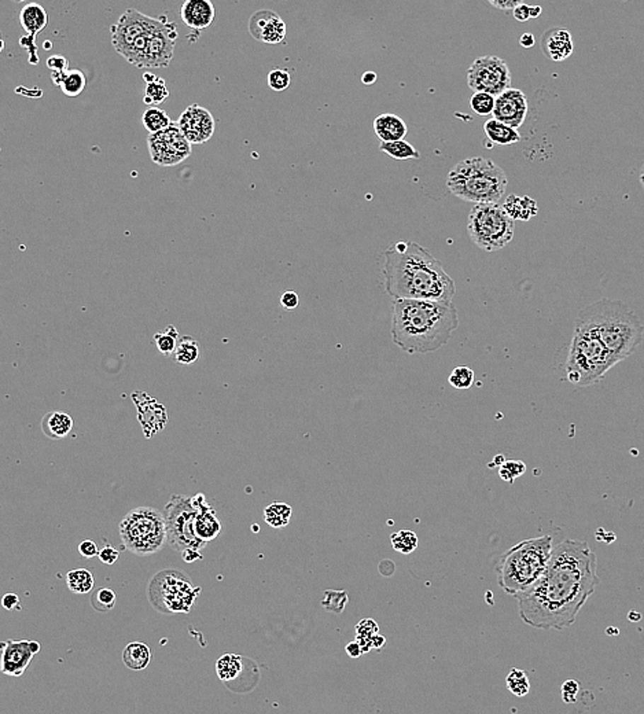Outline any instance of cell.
I'll return each mask as SVG.
<instances>
[{"mask_svg": "<svg viewBox=\"0 0 644 714\" xmlns=\"http://www.w3.org/2000/svg\"><path fill=\"white\" fill-rule=\"evenodd\" d=\"M600 584L598 558L585 541L563 540L553 547L544 575L517 597L521 620L537 629L563 630Z\"/></svg>", "mask_w": 644, "mask_h": 714, "instance_id": "cell-1", "label": "cell"}, {"mask_svg": "<svg viewBox=\"0 0 644 714\" xmlns=\"http://www.w3.org/2000/svg\"><path fill=\"white\" fill-rule=\"evenodd\" d=\"M385 292L394 300L452 302L456 287L442 263L415 242L398 241L385 252Z\"/></svg>", "mask_w": 644, "mask_h": 714, "instance_id": "cell-2", "label": "cell"}, {"mask_svg": "<svg viewBox=\"0 0 644 714\" xmlns=\"http://www.w3.org/2000/svg\"><path fill=\"white\" fill-rule=\"evenodd\" d=\"M459 326L452 302L396 300L391 315V338L410 355H426L448 344Z\"/></svg>", "mask_w": 644, "mask_h": 714, "instance_id": "cell-3", "label": "cell"}, {"mask_svg": "<svg viewBox=\"0 0 644 714\" xmlns=\"http://www.w3.org/2000/svg\"><path fill=\"white\" fill-rule=\"evenodd\" d=\"M575 327L595 334L620 363L643 341V324L622 301L602 299L580 311Z\"/></svg>", "mask_w": 644, "mask_h": 714, "instance_id": "cell-4", "label": "cell"}, {"mask_svg": "<svg viewBox=\"0 0 644 714\" xmlns=\"http://www.w3.org/2000/svg\"><path fill=\"white\" fill-rule=\"evenodd\" d=\"M553 551L551 536L527 539L503 553L496 573L500 588L512 597H519L544 575Z\"/></svg>", "mask_w": 644, "mask_h": 714, "instance_id": "cell-5", "label": "cell"}, {"mask_svg": "<svg viewBox=\"0 0 644 714\" xmlns=\"http://www.w3.org/2000/svg\"><path fill=\"white\" fill-rule=\"evenodd\" d=\"M506 172L492 160L473 157L458 162L447 176L448 190L474 205L499 204L506 194Z\"/></svg>", "mask_w": 644, "mask_h": 714, "instance_id": "cell-6", "label": "cell"}, {"mask_svg": "<svg viewBox=\"0 0 644 714\" xmlns=\"http://www.w3.org/2000/svg\"><path fill=\"white\" fill-rule=\"evenodd\" d=\"M616 364H619L617 359L595 334L575 327V335L565 364L566 378L570 384L578 388L591 386Z\"/></svg>", "mask_w": 644, "mask_h": 714, "instance_id": "cell-7", "label": "cell"}, {"mask_svg": "<svg viewBox=\"0 0 644 714\" xmlns=\"http://www.w3.org/2000/svg\"><path fill=\"white\" fill-rule=\"evenodd\" d=\"M124 547L139 556L160 553L168 543L163 512L149 506L131 509L120 522Z\"/></svg>", "mask_w": 644, "mask_h": 714, "instance_id": "cell-8", "label": "cell"}, {"mask_svg": "<svg viewBox=\"0 0 644 714\" xmlns=\"http://www.w3.org/2000/svg\"><path fill=\"white\" fill-rule=\"evenodd\" d=\"M515 221L499 204L474 205L467 219L471 242L486 253L502 251L512 241Z\"/></svg>", "mask_w": 644, "mask_h": 714, "instance_id": "cell-9", "label": "cell"}, {"mask_svg": "<svg viewBox=\"0 0 644 714\" xmlns=\"http://www.w3.org/2000/svg\"><path fill=\"white\" fill-rule=\"evenodd\" d=\"M149 600L160 613L175 614L188 613L195 599L200 597L201 588L191 584L190 577L182 570H161L150 580Z\"/></svg>", "mask_w": 644, "mask_h": 714, "instance_id": "cell-10", "label": "cell"}, {"mask_svg": "<svg viewBox=\"0 0 644 714\" xmlns=\"http://www.w3.org/2000/svg\"><path fill=\"white\" fill-rule=\"evenodd\" d=\"M197 509L192 506L191 497L183 495H172L163 508L166 522L168 544L173 551L182 553L185 550H198L207 547V543L200 540L194 531V519Z\"/></svg>", "mask_w": 644, "mask_h": 714, "instance_id": "cell-11", "label": "cell"}, {"mask_svg": "<svg viewBox=\"0 0 644 714\" xmlns=\"http://www.w3.org/2000/svg\"><path fill=\"white\" fill-rule=\"evenodd\" d=\"M467 84L474 93L499 96L511 88V71L506 61L495 55L477 58L467 70Z\"/></svg>", "mask_w": 644, "mask_h": 714, "instance_id": "cell-12", "label": "cell"}, {"mask_svg": "<svg viewBox=\"0 0 644 714\" xmlns=\"http://www.w3.org/2000/svg\"><path fill=\"white\" fill-rule=\"evenodd\" d=\"M166 23H169L166 16L154 18L135 8H128L112 26V45L115 51L124 57L138 39L160 29Z\"/></svg>", "mask_w": 644, "mask_h": 714, "instance_id": "cell-13", "label": "cell"}, {"mask_svg": "<svg viewBox=\"0 0 644 714\" xmlns=\"http://www.w3.org/2000/svg\"><path fill=\"white\" fill-rule=\"evenodd\" d=\"M147 147L151 161L160 166L178 165L191 154V143L185 139L176 122L165 131L149 135Z\"/></svg>", "mask_w": 644, "mask_h": 714, "instance_id": "cell-14", "label": "cell"}, {"mask_svg": "<svg viewBox=\"0 0 644 714\" xmlns=\"http://www.w3.org/2000/svg\"><path fill=\"white\" fill-rule=\"evenodd\" d=\"M178 40L176 23H166L160 29L153 32L147 39L144 48L135 68L143 69H161L169 67Z\"/></svg>", "mask_w": 644, "mask_h": 714, "instance_id": "cell-15", "label": "cell"}, {"mask_svg": "<svg viewBox=\"0 0 644 714\" xmlns=\"http://www.w3.org/2000/svg\"><path fill=\"white\" fill-rule=\"evenodd\" d=\"M176 124L191 144H202L207 142L213 137L216 127L212 113L198 105L188 106Z\"/></svg>", "mask_w": 644, "mask_h": 714, "instance_id": "cell-16", "label": "cell"}, {"mask_svg": "<svg viewBox=\"0 0 644 714\" xmlns=\"http://www.w3.org/2000/svg\"><path fill=\"white\" fill-rule=\"evenodd\" d=\"M39 642L7 640L1 643V673L20 677L40 651Z\"/></svg>", "mask_w": 644, "mask_h": 714, "instance_id": "cell-17", "label": "cell"}, {"mask_svg": "<svg viewBox=\"0 0 644 714\" xmlns=\"http://www.w3.org/2000/svg\"><path fill=\"white\" fill-rule=\"evenodd\" d=\"M529 110L528 98L518 88H508L496 96L493 118L518 129L527 120Z\"/></svg>", "mask_w": 644, "mask_h": 714, "instance_id": "cell-18", "label": "cell"}, {"mask_svg": "<svg viewBox=\"0 0 644 714\" xmlns=\"http://www.w3.org/2000/svg\"><path fill=\"white\" fill-rule=\"evenodd\" d=\"M249 32L264 45H280L286 39V23L272 10H258L249 20Z\"/></svg>", "mask_w": 644, "mask_h": 714, "instance_id": "cell-19", "label": "cell"}, {"mask_svg": "<svg viewBox=\"0 0 644 714\" xmlns=\"http://www.w3.org/2000/svg\"><path fill=\"white\" fill-rule=\"evenodd\" d=\"M192 506L197 509L194 519V531L197 537L205 543L214 540L222 531V522L214 509L209 506L204 493H197L191 497Z\"/></svg>", "mask_w": 644, "mask_h": 714, "instance_id": "cell-20", "label": "cell"}, {"mask_svg": "<svg viewBox=\"0 0 644 714\" xmlns=\"http://www.w3.org/2000/svg\"><path fill=\"white\" fill-rule=\"evenodd\" d=\"M573 40L569 30L562 28H551L541 36V52L551 61L560 62L568 59L573 52Z\"/></svg>", "mask_w": 644, "mask_h": 714, "instance_id": "cell-21", "label": "cell"}, {"mask_svg": "<svg viewBox=\"0 0 644 714\" xmlns=\"http://www.w3.org/2000/svg\"><path fill=\"white\" fill-rule=\"evenodd\" d=\"M216 16V8L209 0H185L180 10L183 23L191 29L201 30L209 28Z\"/></svg>", "mask_w": 644, "mask_h": 714, "instance_id": "cell-22", "label": "cell"}, {"mask_svg": "<svg viewBox=\"0 0 644 714\" xmlns=\"http://www.w3.org/2000/svg\"><path fill=\"white\" fill-rule=\"evenodd\" d=\"M374 132L382 140V143H391L404 140L406 135L408 134V128L401 117L385 113L378 115L374 120Z\"/></svg>", "mask_w": 644, "mask_h": 714, "instance_id": "cell-23", "label": "cell"}, {"mask_svg": "<svg viewBox=\"0 0 644 714\" xmlns=\"http://www.w3.org/2000/svg\"><path fill=\"white\" fill-rule=\"evenodd\" d=\"M51 79H52V83L61 88L64 95H67L69 98L79 96L87 87L86 74L79 69L52 71Z\"/></svg>", "mask_w": 644, "mask_h": 714, "instance_id": "cell-24", "label": "cell"}, {"mask_svg": "<svg viewBox=\"0 0 644 714\" xmlns=\"http://www.w3.org/2000/svg\"><path fill=\"white\" fill-rule=\"evenodd\" d=\"M20 23L28 36L36 38L48 23L46 8L39 3H28L20 13Z\"/></svg>", "mask_w": 644, "mask_h": 714, "instance_id": "cell-25", "label": "cell"}, {"mask_svg": "<svg viewBox=\"0 0 644 714\" xmlns=\"http://www.w3.org/2000/svg\"><path fill=\"white\" fill-rule=\"evenodd\" d=\"M502 207L514 221L515 220L529 221L531 217H534L539 213L537 202L528 195L517 197V195L511 194L507 197L506 201L502 204Z\"/></svg>", "mask_w": 644, "mask_h": 714, "instance_id": "cell-26", "label": "cell"}, {"mask_svg": "<svg viewBox=\"0 0 644 714\" xmlns=\"http://www.w3.org/2000/svg\"><path fill=\"white\" fill-rule=\"evenodd\" d=\"M483 134L488 140L499 146L514 144L521 140V134L518 132V129L507 125L496 118H489L483 124Z\"/></svg>", "mask_w": 644, "mask_h": 714, "instance_id": "cell-27", "label": "cell"}, {"mask_svg": "<svg viewBox=\"0 0 644 714\" xmlns=\"http://www.w3.org/2000/svg\"><path fill=\"white\" fill-rule=\"evenodd\" d=\"M73 429V419L67 413L52 411L43 416L42 419V430L47 437L51 439L65 438Z\"/></svg>", "mask_w": 644, "mask_h": 714, "instance_id": "cell-28", "label": "cell"}, {"mask_svg": "<svg viewBox=\"0 0 644 714\" xmlns=\"http://www.w3.org/2000/svg\"><path fill=\"white\" fill-rule=\"evenodd\" d=\"M122 661L125 667L131 670H143L147 668L151 661V651L149 645L140 642L130 643L122 652Z\"/></svg>", "mask_w": 644, "mask_h": 714, "instance_id": "cell-29", "label": "cell"}, {"mask_svg": "<svg viewBox=\"0 0 644 714\" xmlns=\"http://www.w3.org/2000/svg\"><path fill=\"white\" fill-rule=\"evenodd\" d=\"M200 356L201 350L198 341H195L192 337L184 335L180 337L178 346L172 355V359L175 363L180 366H191L200 359Z\"/></svg>", "mask_w": 644, "mask_h": 714, "instance_id": "cell-30", "label": "cell"}, {"mask_svg": "<svg viewBox=\"0 0 644 714\" xmlns=\"http://www.w3.org/2000/svg\"><path fill=\"white\" fill-rule=\"evenodd\" d=\"M242 669H243L242 657L235 654H224L216 662L217 676L224 683L235 680L242 673Z\"/></svg>", "mask_w": 644, "mask_h": 714, "instance_id": "cell-31", "label": "cell"}, {"mask_svg": "<svg viewBox=\"0 0 644 714\" xmlns=\"http://www.w3.org/2000/svg\"><path fill=\"white\" fill-rule=\"evenodd\" d=\"M143 79L147 86L146 93H144V103L146 105H149V106L160 105L169 98V91H168L166 84L162 79L151 74V73H144Z\"/></svg>", "mask_w": 644, "mask_h": 714, "instance_id": "cell-32", "label": "cell"}, {"mask_svg": "<svg viewBox=\"0 0 644 714\" xmlns=\"http://www.w3.org/2000/svg\"><path fill=\"white\" fill-rule=\"evenodd\" d=\"M293 509L286 505L275 502L264 508V521L274 529H283L289 525Z\"/></svg>", "mask_w": 644, "mask_h": 714, "instance_id": "cell-33", "label": "cell"}, {"mask_svg": "<svg viewBox=\"0 0 644 714\" xmlns=\"http://www.w3.org/2000/svg\"><path fill=\"white\" fill-rule=\"evenodd\" d=\"M142 124L151 135V134H159L161 131H165L173 122H172L171 117L166 115L162 109L151 106L147 110H144V113L142 115Z\"/></svg>", "mask_w": 644, "mask_h": 714, "instance_id": "cell-34", "label": "cell"}, {"mask_svg": "<svg viewBox=\"0 0 644 714\" xmlns=\"http://www.w3.org/2000/svg\"><path fill=\"white\" fill-rule=\"evenodd\" d=\"M379 150L388 154L394 160H419L420 154L415 149L414 146L406 140H398V142H391V143H381Z\"/></svg>", "mask_w": 644, "mask_h": 714, "instance_id": "cell-35", "label": "cell"}, {"mask_svg": "<svg viewBox=\"0 0 644 714\" xmlns=\"http://www.w3.org/2000/svg\"><path fill=\"white\" fill-rule=\"evenodd\" d=\"M67 585L73 594H90L93 588V576L87 569H74L67 575Z\"/></svg>", "mask_w": 644, "mask_h": 714, "instance_id": "cell-36", "label": "cell"}, {"mask_svg": "<svg viewBox=\"0 0 644 714\" xmlns=\"http://www.w3.org/2000/svg\"><path fill=\"white\" fill-rule=\"evenodd\" d=\"M179 340H180L179 333H178L176 327L172 324H169L163 333H159L153 337V341L157 346V349L160 350L161 355L166 356V357L173 355Z\"/></svg>", "mask_w": 644, "mask_h": 714, "instance_id": "cell-37", "label": "cell"}, {"mask_svg": "<svg viewBox=\"0 0 644 714\" xmlns=\"http://www.w3.org/2000/svg\"><path fill=\"white\" fill-rule=\"evenodd\" d=\"M391 541L394 551L404 553V555L414 553L415 550L418 548V544H419L418 536L413 530H400V531L393 533L391 536Z\"/></svg>", "mask_w": 644, "mask_h": 714, "instance_id": "cell-38", "label": "cell"}, {"mask_svg": "<svg viewBox=\"0 0 644 714\" xmlns=\"http://www.w3.org/2000/svg\"><path fill=\"white\" fill-rule=\"evenodd\" d=\"M507 689L515 696H525L530 691V683L527 673L521 669H511L506 679Z\"/></svg>", "mask_w": 644, "mask_h": 714, "instance_id": "cell-39", "label": "cell"}, {"mask_svg": "<svg viewBox=\"0 0 644 714\" xmlns=\"http://www.w3.org/2000/svg\"><path fill=\"white\" fill-rule=\"evenodd\" d=\"M347 603V592L346 591H326L322 600L324 610L334 614H341L345 610Z\"/></svg>", "mask_w": 644, "mask_h": 714, "instance_id": "cell-40", "label": "cell"}, {"mask_svg": "<svg viewBox=\"0 0 644 714\" xmlns=\"http://www.w3.org/2000/svg\"><path fill=\"white\" fill-rule=\"evenodd\" d=\"M496 105V96L486 93H474L470 99V106L473 112L478 115H493Z\"/></svg>", "mask_w": 644, "mask_h": 714, "instance_id": "cell-41", "label": "cell"}, {"mask_svg": "<svg viewBox=\"0 0 644 714\" xmlns=\"http://www.w3.org/2000/svg\"><path fill=\"white\" fill-rule=\"evenodd\" d=\"M115 600H117V597H115L113 589L100 588L92 595L91 604L96 611L106 613V611H110L115 609Z\"/></svg>", "mask_w": 644, "mask_h": 714, "instance_id": "cell-42", "label": "cell"}, {"mask_svg": "<svg viewBox=\"0 0 644 714\" xmlns=\"http://www.w3.org/2000/svg\"><path fill=\"white\" fill-rule=\"evenodd\" d=\"M474 379H476V374L474 371L466 366H460V367H456L451 372L448 381L449 384L455 388V389H468L473 386L474 384Z\"/></svg>", "mask_w": 644, "mask_h": 714, "instance_id": "cell-43", "label": "cell"}, {"mask_svg": "<svg viewBox=\"0 0 644 714\" xmlns=\"http://www.w3.org/2000/svg\"><path fill=\"white\" fill-rule=\"evenodd\" d=\"M527 471L525 463L521 461H506L499 467V476L503 481L508 484H514V481L524 476Z\"/></svg>", "mask_w": 644, "mask_h": 714, "instance_id": "cell-44", "label": "cell"}, {"mask_svg": "<svg viewBox=\"0 0 644 714\" xmlns=\"http://www.w3.org/2000/svg\"><path fill=\"white\" fill-rule=\"evenodd\" d=\"M292 77L290 73L284 69H274L268 73V86L272 91L280 93L286 91L290 87Z\"/></svg>", "mask_w": 644, "mask_h": 714, "instance_id": "cell-45", "label": "cell"}, {"mask_svg": "<svg viewBox=\"0 0 644 714\" xmlns=\"http://www.w3.org/2000/svg\"><path fill=\"white\" fill-rule=\"evenodd\" d=\"M580 692V684L575 680H566L562 684V699L565 703H575Z\"/></svg>", "mask_w": 644, "mask_h": 714, "instance_id": "cell-46", "label": "cell"}, {"mask_svg": "<svg viewBox=\"0 0 644 714\" xmlns=\"http://www.w3.org/2000/svg\"><path fill=\"white\" fill-rule=\"evenodd\" d=\"M118 555H120L118 550H115L113 546L106 544L103 548H100L98 556H99V559H100L102 563H105V565H115V560L118 559Z\"/></svg>", "mask_w": 644, "mask_h": 714, "instance_id": "cell-47", "label": "cell"}, {"mask_svg": "<svg viewBox=\"0 0 644 714\" xmlns=\"http://www.w3.org/2000/svg\"><path fill=\"white\" fill-rule=\"evenodd\" d=\"M47 67L52 71L69 70V61L62 55H54L47 59Z\"/></svg>", "mask_w": 644, "mask_h": 714, "instance_id": "cell-48", "label": "cell"}, {"mask_svg": "<svg viewBox=\"0 0 644 714\" xmlns=\"http://www.w3.org/2000/svg\"><path fill=\"white\" fill-rule=\"evenodd\" d=\"M99 548L98 546L92 541V540H83L80 544H79V553H81L84 558H88L91 559L93 556H98L99 555Z\"/></svg>", "mask_w": 644, "mask_h": 714, "instance_id": "cell-49", "label": "cell"}, {"mask_svg": "<svg viewBox=\"0 0 644 714\" xmlns=\"http://www.w3.org/2000/svg\"><path fill=\"white\" fill-rule=\"evenodd\" d=\"M280 304L284 309L287 311H293L299 306V294L296 292H284L280 297Z\"/></svg>", "mask_w": 644, "mask_h": 714, "instance_id": "cell-50", "label": "cell"}, {"mask_svg": "<svg viewBox=\"0 0 644 714\" xmlns=\"http://www.w3.org/2000/svg\"><path fill=\"white\" fill-rule=\"evenodd\" d=\"M489 3L502 11H514L522 1L521 0H489Z\"/></svg>", "mask_w": 644, "mask_h": 714, "instance_id": "cell-51", "label": "cell"}, {"mask_svg": "<svg viewBox=\"0 0 644 714\" xmlns=\"http://www.w3.org/2000/svg\"><path fill=\"white\" fill-rule=\"evenodd\" d=\"M530 7L531 6H528L525 3H521L514 11V18L518 21V23H527L528 20H530Z\"/></svg>", "mask_w": 644, "mask_h": 714, "instance_id": "cell-52", "label": "cell"}, {"mask_svg": "<svg viewBox=\"0 0 644 714\" xmlns=\"http://www.w3.org/2000/svg\"><path fill=\"white\" fill-rule=\"evenodd\" d=\"M3 607L6 610H20L21 609V604H20V598L17 594H6L3 597Z\"/></svg>", "mask_w": 644, "mask_h": 714, "instance_id": "cell-53", "label": "cell"}, {"mask_svg": "<svg viewBox=\"0 0 644 714\" xmlns=\"http://www.w3.org/2000/svg\"><path fill=\"white\" fill-rule=\"evenodd\" d=\"M182 556H183L184 560L188 562V563H192L198 559H202V555L198 551V550H185L184 553H182Z\"/></svg>", "mask_w": 644, "mask_h": 714, "instance_id": "cell-54", "label": "cell"}, {"mask_svg": "<svg viewBox=\"0 0 644 714\" xmlns=\"http://www.w3.org/2000/svg\"><path fill=\"white\" fill-rule=\"evenodd\" d=\"M346 652L350 657L357 658V657H360L363 654V648H362V645H359V642H356V643L353 642V643L346 645Z\"/></svg>", "mask_w": 644, "mask_h": 714, "instance_id": "cell-55", "label": "cell"}, {"mask_svg": "<svg viewBox=\"0 0 644 714\" xmlns=\"http://www.w3.org/2000/svg\"><path fill=\"white\" fill-rule=\"evenodd\" d=\"M534 42H536V39H534V36L531 33H529V32L524 33L519 38V45L524 47V48H531V47L534 46Z\"/></svg>", "mask_w": 644, "mask_h": 714, "instance_id": "cell-56", "label": "cell"}, {"mask_svg": "<svg viewBox=\"0 0 644 714\" xmlns=\"http://www.w3.org/2000/svg\"><path fill=\"white\" fill-rule=\"evenodd\" d=\"M376 79H378L376 73H374V71H366V73H363V76H362V83H363V84H366V86H371V84H374V83L376 81Z\"/></svg>", "mask_w": 644, "mask_h": 714, "instance_id": "cell-57", "label": "cell"}, {"mask_svg": "<svg viewBox=\"0 0 644 714\" xmlns=\"http://www.w3.org/2000/svg\"><path fill=\"white\" fill-rule=\"evenodd\" d=\"M541 11H543V8L540 6L530 7V18H537L541 14Z\"/></svg>", "mask_w": 644, "mask_h": 714, "instance_id": "cell-58", "label": "cell"}, {"mask_svg": "<svg viewBox=\"0 0 644 714\" xmlns=\"http://www.w3.org/2000/svg\"><path fill=\"white\" fill-rule=\"evenodd\" d=\"M640 182H642V185H643L644 187V165L643 169H642V173H640Z\"/></svg>", "mask_w": 644, "mask_h": 714, "instance_id": "cell-59", "label": "cell"}]
</instances>
